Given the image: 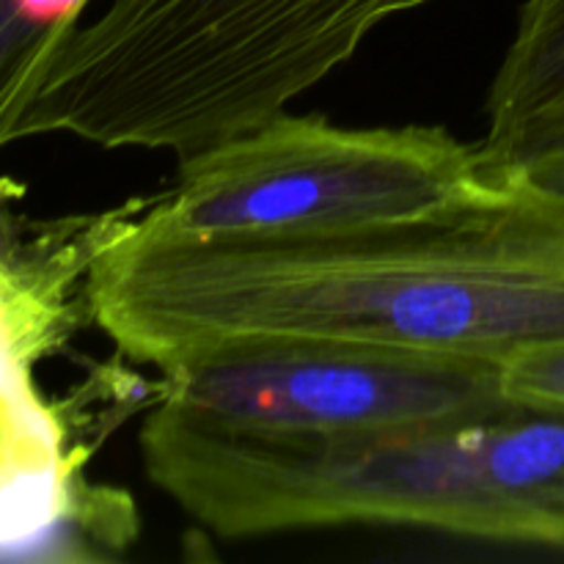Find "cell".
I'll use <instances>...</instances> for the list:
<instances>
[{
    "instance_id": "5b68a950",
    "label": "cell",
    "mask_w": 564,
    "mask_h": 564,
    "mask_svg": "<svg viewBox=\"0 0 564 564\" xmlns=\"http://www.w3.org/2000/svg\"><path fill=\"white\" fill-rule=\"evenodd\" d=\"M20 202L22 187L0 180V556L47 543L69 523L124 549L135 534L132 505L86 482V449L72 444L64 411L36 380V364L88 323V270L124 204L33 220Z\"/></svg>"
},
{
    "instance_id": "52a82bcc",
    "label": "cell",
    "mask_w": 564,
    "mask_h": 564,
    "mask_svg": "<svg viewBox=\"0 0 564 564\" xmlns=\"http://www.w3.org/2000/svg\"><path fill=\"white\" fill-rule=\"evenodd\" d=\"M97 0H0V152L20 127L44 77Z\"/></svg>"
},
{
    "instance_id": "30bf717a",
    "label": "cell",
    "mask_w": 564,
    "mask_h": 564,
    "mask_svg": "<svg viewBox=\"0 0 564 564\" xmlns=\"http://www.w3.org/2000/svg\"><path fill=\"white\" fill-rule=\"evenodd\" d=\"M499 369L507 400L564 416V339L523 347Z\"/></svg>"
},
{
    "instance_id": "6da1fadb",
    "label": "cell",
    "mask_w": 564,
    "mask_h": 564,
    "mask_svg": "<svg viewBox=\"0 0 564 564\" xmlns=\"http://www.w3.org/2000/svg\"><path fill=\"white\" fill-rule=\"evenodd\" d=\"M127 202L86 279L88 325L160 372L264 341H334L501 364L564 339V196L413 224L165 240Z\"/></svg>"
},
{
    "instance_id": "8992f818",
    "label": "cell",
    "mask_w": 564,
    "mask_h": 564,
    "mask_svg": "<svg viewBox=\"0 0 564 564\" xmlns=\"http://www.w3.org/2000/svg\"><path fill=\"white\" fill-rule=\"evenodd\" d=\"M154 402L220 433L367 438L510 405L499 364L334 345L264 341L160 372Z\"/></svg>"
},
{
    "instance_id": "9c48e42d",
    "label": "cell",
    "mask_w": 564,
    "mask_h": 564,
    "mask_svg": "<svg viewBox=\"0 0 564 564\" xmlns=\"http://www.w3.org/2000/svg\"><path fill=\"white\" fill-rule=\"evenodd\" d=\"M496 171L564 196V99L523 124L482 138Z\"/></svg>"
},
{
    "instance_id": "7a4b0ae2",
    "label": "cell",
    "mask_w": 564,
    "mask_h": 564,
    "mask_svg": "<svg viewBox=\"0 0 564 564\" xmlns=\"http://www.w3.org/2000/svg\"><path fill=\"white\" fill-rule=\"evenodd\" d=\"M138 446L149 482L215 538L389 527L564 554L560 413L510 402L367 438H259L152 402Z\"/></svg>"
},
{
    "instance_id": "ba28073f",
    "label": "cell",
    "mask_w": 564,
    "mask_h": 564,
    "mask_svg": "<svg viewBox=\"0 0 564 564\" xmlns=\"http://www.w3.org/2000/svg\"><path fill=\"white\" fill-rule=\"evenodd\" d=\"M564 99V0H523L510 47L490 83L485 138Z\"/></svg>"
},
{
    "instance_id": "277c9868",
    "label": "cell",
    "mask_w": 564,
    "mask_h": 564,
    "mask_svg": "<svg viewBox=\"0 0 564 564\" xmlns=\"http://www.w3.org/2000/svg\"><path fill=\"white\" fill-rule=\"evenodd\" d=\"M521 180L444 127H341L284 113L180 158L132 229L165 240L290 237L413 224L507 202Z\"/></svg>"
},
{
    "instance_id": "3957f363",
    "label": "cell",
    "mask_w": 564,
    "mask_h": 564,
    "mask_svg": "<svg viewBox=\"0 0 564 564\" xmlns=\"http://www.w3.org/2000/svg\"><path fill=\"white\" fill-rule=\"evenodd\" d=\"M433 0H110L36 99L39 124L176 158L284 113L391 17Z\"/></svg>"
}]
</instances>
